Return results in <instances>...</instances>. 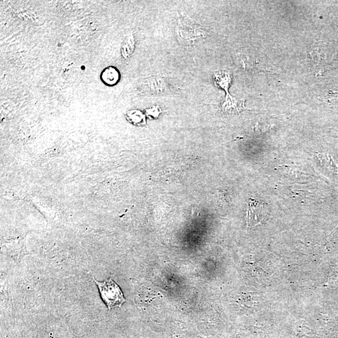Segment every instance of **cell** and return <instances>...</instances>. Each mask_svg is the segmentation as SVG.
Returning a JSON list of instances; mask_svg holds the SVG:
<instances>
[{"label":"cell","instance_id":"obj_1","mask_svg":"<svg viewBox=\"0 0 338 338\" xmlns=\"http://www.w3.org/2000/svg\"><path fill=\"white\" fill-rule=\"evenodd\" d=\"M177 33L182 45H193L200 39H205L207 32L204 27L196 24L187 14L182 12L177 19Z\"/></svg>","mask_w":338,"mask_h":338},{"label":"cell","instance_id":"obj_5","mask_svg":"<svg viewBox=\"0 0 338 338\" xmlns=\"http://www.w3.org/2000/svg\"><path fill=\"white\" fill-rule=\"evenodd\" d=\"M245 108V100L235 98L229 93H226L222 102V110L228 114H236Z\"/></svg>","mask_w":338,"mask_h":338},{"label":"cell","instance_id":"obj_4","mask_svg":"<svg viewBox=\"0 0 338 338\" xmlns=\"http://www.w3.org/2000/svg\"><path fill=\"white\" fill-rule=\"evenodd\" d=\"M266 215V209L263 203L254 199L249 200L248 209L249 224H258L265 219Z\"/></svg>","mask_w":338,"mask_h":338},{"label":"cell","instance_id":"obj_10","mask_svg":"<svg viewBox=\"0 0 338 338\" xmlns=\"http://www.w3.org/2000/svg\"><path fill=\"white\" fill-rule=\"evenodd\" d=\"M146 114L148 115V116L154 117V118H157L159 116V115L161 114V109L158 107V106H154V107L147 108L146 110Z\"/></svg>","mask_w":338,"mask_h":338},{"label":"cell","instance_id":"obj_7","mask_svg":"<svg viewBox=\"0 0 338 338\" xmlns=\"http://www.w3.org/2000/svg\"><path fill=\"white\" fill-rule=\"evenodd\" d=\"M213 82L216 87L222 88L229 93V88L233 79V76L230 71L228 70H219L215 71L213 76Z\"/></svg>","mask_w":338,"mask_h":338},{"label":"cell","instance_id":"obj_8","mask_svg":"<svg viewBox=\"0 0 338 338\" xmlns=\"http://www.w3.org/2000/svg\"><path fill=\"white\" fill-rule=\"evenodd\" d=\"M136 40L134 33L125 37L121 46V55L125 60L130 59L136 48Z\"/></svg>","mask_w":338,"mask_h":338},{"label":"cell","instance_id":"obj_6","mask_svg":"<svg viewBox=\"0 0 338 338\" xmlns=\"http://www.w3.org/2000/svg\"><path fill=\"white\" fill-rule=\"evenodd\" d=\"M100 77L103 84L108 87H114L120 82L121 74L118 68L109 66L103 70Z\"/></svg>","mask_w":338,"mask_h":338},{"label":"cell","instance_id":"obj_9","mask_svg":"<svg viewBox=\"0 0 338 338\" xmlns=\"http://www.w3.org/2000/svg\"><path fill=\"white\" fill-rule=\"evenodd\" d=\"M127 118L133 124L137 125H145L146 123L145 116L141 111L138 110H133L128 111Z\"/></svg>","mask_w":338,"mask_h":338},{"label":"cell","instance_id":"obj_2","mask_svg":"<svg viewBox=\"0 0 338 338\" xmlns=\"http://www.w3.org/2000/svg\"><path fill=\"white\" fill-rule=\"evenodd\" d=\"M94 280L98 286L100 296L109 310L121 307L123 304L126 302L121 289L111 277L104 282H99L95 279Z\"/></svg>","mask_w":338,"mask_h":338},{"label":"cell","instance_id":"obj_3","mask_svg":"<svg viewBox=\"0 0 338 338\" xmlns=\"http://www.w3.org/2000/svg\"><path fill=\"white\" fill-rule=\"evenodd\" d=\"M144 89L148 93L164 95L171 90V85L164 77L153 76L148 77L144 82Z\"/></svg>","mask_w":338,"mask_h":338}]
</instances>
